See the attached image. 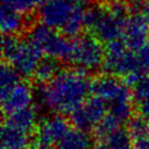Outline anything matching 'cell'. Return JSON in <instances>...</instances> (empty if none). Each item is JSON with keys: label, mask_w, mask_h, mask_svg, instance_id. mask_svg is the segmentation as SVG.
<instances>
[{"label": "cell", "mask_w": 149, "mask_h": 149, "mask_svg": "<svg viewBox=\"0 0 149 149\" xmlns=\"http://www.w3.org/2000/svg\"><path fill=\"white\" fill-rule=\"evenodd\" d=\"M91 93V81L88 72L81 69L62 70L48 84H39L35 98L37 106L57 114H72L79 109Z\"/></svg>", "instance_id": "6da1fadb"}, {"label": "cell", "mask_w": 149, "mask_h": 149, "mask_svg": "<svg viewBox=\"0 0 149 149\" xmlns=\"http://www.w3.org/2000/svg\"><path fill=\"white\" fill-rule=\"evenodd\" d=\"M106 54L101 42L94 35H79L72 39L70 52L65 61L76 69L94 71L102 66Z\"/></svg>", "instance_id": "7a4b0ae2"}, {"label": "cell", "mask_w": 149, "mask_h": 149, "mask_svg": "<svg viewBox=\"0 0 149 149\" xmlns=\"http://www.w3.org/2000/svg\"><path fill=\"white\" fill-rule=\"evenodd\" d=\"M42 54L48 57L62 59L65 61L70 52L72 40L54 29L39 23L29 32V39Z\"/></svg>", "instance_id": "3957f363"}, {"label": "cell", "mask_w": 149, "mask_h": 149, "mask_svg": "<svg viewBox=\"0 0 149 149\" xmlns=\"http://www.w3.org/2000/svg\"><path fill=\"white\" fill-rule=\"evenodd\" d=\"M102 69L107 74L126 76L136 69L135 51L130 50L122 39L108 42Z\"/></svg>", "instance_id": "277c9868"}, {"label": "cell", "mask_w": 149, "mask_h": 149, "mask_svg": "<svg viewBox=\"0 0 149 149\" xmlns=\"http://www.w3.org/2000/svg\"><path fill=\"white\" fill-rule=\"evenodd\" d=\"M108 111L109 104L99 97L93 96L71 114L70 122L75 128L88 133L95 130L98 123L107 116Z\"/></svg>", "instance_id": "5b68a950"}, {"label": "cell", "mask_w": 149, "mask_h": 149, "mask_svg": "<svg viewBox=\"0 0 149 149\" xmlns=\"http://www.w3.org/2000/svg\"><path fill=\"white\" fill-rule=\"evenodd\" d=\"M124 82L114 75H102L91 81V94L104 100L108 104L133 100L132 91Z\"/></svg>", "instance_id": "8992f818"}, {"label": "cell", "mask_w": 149, "mask_h": 149, "mask_svg": "<svg viewBox=\"0 0 149 149\" xmlns=\"http://www.w3.org/2000/svg\"><path fill=\"white\" fill-rule=\"evenodd\" d=\"M42 60V52L29 42H22L15 54L10 59V65L14 68L19 74L24 77L34 76L38 63Z\"/></svg>", "instance_id": "52a82bcc"}, {"label": "cell", "mask_w": 149, "mask_h": 149, "mask_svg": "<svg viewBox=\"0 0 149 149\" xmlns=\"http://www.w3.org/2000/svg\"><path fill=\"white\" fill-rule=\"evenodd\" d=\"M71 131L70 122L62 114H54L42 121L37 128L36 141L47 146L59 144Z\"/></svg>", "instance_id": "ba28073f"}, {"label": "cell", "mask_w": 149, "mask_h": 149, "mask_svg": "<svg viewBox=\"0 0 149 149\" xmlns=\"http://www.w3.org/2000/svg\"><path fill=\"white\" fill-rule=\"evenodd\" d=\"M75 4L68 0H49L39 10V19L42 24L54 29H62L70 19Z\"/></svg>", "instance_id": "9c48e42d"}, {"label": "cell", "mask_w": 149, "mask_h": 149, "mask_svg": "<svg viewBox=\"0 0 149 149\" xmlns=\"http://www.w3.org/2000/svg\"><path fill=\"white\" fill-rule=\"evenodd\" d=\"M149 39V23L141 13H134L130 15L124 25L123 37L124 42L130 50L136 51L148 42Z\"/></svg>", "instance_id": "30bf717a"}, {"label": "cell", "mask_w": 149, "mask_h": 149, "mask_svg": "<svg viewBox=\"0 0 149 149\" xmlns=\"http://www.w3.org/2000/svg\"><path fill=\"white\" fill-rule=\"evenodd\" d=\"M0 97L2 110L7 116H9L13 112L31 107L34 100V93L29 84L20 82Z\"/></svg>", "instance_id": "8fae6325"}, {"label": "cell", "mask_w": 149, "mask_h": 149, "mask_svg": "<svg viewBox=\"0 0 149 149\" xmlns=\"http://www.w3.org/2000/svg\"><path fill=\"white\" fill-rule=\"evenodd\" d=\"M125 23L126 22L118 20L116 17L108 12L107 10L106 14L102 17V19L100 20V22L91 34L96 38H98L100 42H104L106 44L119 40L123 37Z\"/></svg>", "instance_id": "7c38bea8"}, {"label": "cell", "mask_w": 149, "mask_h": 149, "mask_svg": "<svg viewBox=\"0 0 149 149\" xmlns=\"http://www.w3.org/2000/svg\"><path fill=\"white\" fill-rule=\"evenodd\" d=\"M29 134L4 122L1 130V149H29Z\"/></svg>", "instance_id": "4fadbf2b"}, {"label": "cell", "mask_w": 149, "mask_h": 149, "mask_svg": "<svg viewBox=\"0 0 149 149\" xmlns=\"http://www.w3.org/2000/svg\"><path fill=\"white\" fill-rule=\"evenodd\" d=\"M25 24L21 13L6 4H1L0 27L4 35H17L24 29Z\"/></svg>", "instance_id": "5bb4252c"}, {"label": "cell", "mask_w": 149, "mask_h": 149, "mask_svg": "<svg viewBox=\"0 0 149 149\" xmlns=\"http://www.w3.org/2000/svg\"><path fill=\"white\" fill-rule=\"evenodd\" d=\"M6 122L14 125L15 127L24 131L27 134H31L37 126L38 113L36 109L32 107L25 108L9 114Z\"/></svg>", "instance_id": "9a60e30c"}, {"label": "cell", "mask_w": 149, "mask_h": 149, "mask_svg": "<svg viewBox=\"0 0 149 149\" xmlns=\"http://www.w3.org/2000/svg\"><path fill=\"white\" fill-rule=\"evenodd\" d=\"M61 68L62 65L60 59L46 56L38 63L37 69L34 73V79L38 84H48L58 76L62 71Z\"/></svg>", "instance_id": "2e32d148"}, {"label": "cell", "mask_w": 149, "mask_h": 149, "mask_svg": "<svg viewBox=\"0 0 149 149\" xmlns=\"http://www.w3.org/2000/svg\"><path fill=\"white\" fill-rule=\"evenodd\" d=\"M85 27V10L82 8V4H75L72 11L70 19L61 29L64 36L70 37H79L81 32Z\"/></svg>", "instance_id": "e0dca14e"}, {"label": "cell", "mask_w": 149, "mask_h": 149, "mask_svg": "<svg viewBox=\"0 0 149 149\" xmlns=\"http://www.w3.org/2000/svg\"><path fill=\"white\" fill-rule=\"evenodd\" d=\"M63 149H91V138L87 132L81 130H71L58 144Z\"/></svg>", "instance_id": "ac0fdd59"}, {"label": "cell", "mask_w": 149, "mask_h": 149, "mask_svg": "<svg viewBox=\"0 0 149 149\" xmlns=\"http://www.w3.org/2000/svg\"><path fill=\"white\" fill-rule=\"evenodd\" d=\"M107 149H134V141L127 130L119 128L104 139Z\"/></svg>", "instance_id": "d6986e66"}, {"label": "cell", "mask_w": 149, "mask_h": 149, "mask_svg": "<svg viewBox=\"0 0 149 149\" xmlns=\"http://www.w3.org/2000/svg\"><path fill=\"white\" fill-rule=\"evenodd\" d=\"M20 76L21 75L14 70L12 65L3 63L0 69V96L4 95L17 83H20Z\"/></svg>", "instance_id": "ffe728a7"}, {"label": "cell", "mask_w": 149, "mask_h": 149, "mask_svg": "<svg viewBox=\"0 0 149 149\" xmlns=\"http://www.w3.org/2000/svg\"><path fill=\"white\" fill-rule=\"evenodd\" d=\"M121 124L122 123L116 118H114L110 113H107V116L98 123V125L96 126L94 131H95L96 136L98 138L106 139L108 136L111 135L112 133H114L116 130H119Z\"/></svg>", "instance_id": "44dd1931"}, {"label": "cell", "mask_w": 149, "mask_h": 149, "mask_svg": "<svg viewBox=\"0 0 149 149\" xmlns=\"http://www.w3.org/2000/svg\"><path fill=\"white\" fill-rule=\"evenodd\" d=\"M133 100H124V101H116L109 104V111L112 116L116 118L121 123L127 122L133 114Z\"/></svg>", "instance_id": "7402d4cb"}, {"label": "cell", "mask_w": 149, "mask_h": 149, "mask_svg": "<svg viewBox=\"0 0 149 149\" xmlns=\"http://www.w3.org/2000/svg\"><path fill=\"white\" fill-rule=\"evenodd\" d=\"M127 131L133 139L149 135V123L143 116H132L127 121Z\"/></svg>", "instance_id": "603a6c76"}, {"label": "cell", "mask_w": 149, "mask_h": 149, "mask_svg": "<svg viewBox=\"0 0 149 149\" xmlns=\"http://www.w3.org/2000/svg\"><path fill=\"white\" fill-rule=\"evenodd\" d=\"M106 12H107V8L101 7L99 4H94L89 7L87 10H85V27L91 33H93Z\"/></svg>", "instance_id": "cb8c5ba5"}, {"label": "cell", "mask_w": 149, "mask_h": 149, "mask_svg": "<svg viewBox=\"0 0 149 149\" xmlns=\"http://www.w3.org/2000/svg\"><path fill=\"white\" fill-rule=\"evenodd\" d=\"M21 40L17 38V35H3L2 42H1V50H2V57L6 61H10L12 56L15 54Z\"/></svg>", "instance_id": "d4e9b609"}, {"label": "cell", "mask_w": 149, "mask_h": 149, "mask_svg": "<svg viewBox=\"0 0 149 149\" xmlns=\"http://www.w3.org/2000/svg\"><path fill=\"white\" fill-rule=\"evenodd\" d=\"M107 10L118 20L123 22L127 21L130 6H127V3L123 0H111L108 4Z\"/></svg>", "instance_id": "484cf974"}, {"label": "cell", "mask_w": 149, "mask_h": 149, "mask_svg": "<svg viewBox=\"0 0 149 149\" xmlns=\"http://www.w3.org/2000/svg\"><path fill=\"white\" fill-rule=\"evenodd\" d=\"M38 0H2V4H6L21 14H29L37 6Z\"/></svg>", "instance_id": "4316f807"}, {"label": "cell", "mask_w": 149, "mask_h": 149, "mask_svg": "<svg viewBox=\"0 0 149 149\" xmlns=\"http://www.w3.org/2000/svg\"><path fill=\"white\" fill-rule=\"evenodd\" d=\"M136 56V69L137 71L143 75H147L149 72V42L145 46H143L141 49L135 51Z\"/></svg>", "instance_id": "83f0119b"}, {"label": "cell", "mask_w": 149, "mask_h": 149, "mask_svg": "<svg viewBox=\"0 0 149 149\" xmlns=\"http://www.w3.org/2000/svg\"><path fill=\"white\" fill-rule=\"evenodd\" d=\"M132 94L133 100L136 104L149 99V76H145L133 87Z\"/></svg>", "instance_id": "f1b7e54d"}, {"label": "cell", "mask_w": 149, "mask_h": 149, "mask_svg": "<svg viewBox=\"0 0 149 149\" xmlns=\"http://www.w3.org/2000/svg\"><path fill=\"white\" fill-rule=\"evenodd\" d=\"M137 111L139 116L149 122V99L137 104Z\"/></svg>", "instance_id": "f546056e"}, {"label": "cell", "mask_w": 149, "mask_h": 149, "mask_svg": "<svg viewBox=\"0 0 149 149\" xmlns=\"http://www.w3.org/2000/svg\"><path fill=\"white\" fill-rule=\"evenodd\" d=\"M133 141H134V149H149V135L135 138Z\"/></svg>", "instance_id": "4dcf8cb0"}, {"label": "cell", "mask_w": 149, "mask_h": 149, "mask_svg": "<svg viewBox=\"0 0 149 149\" xmlns=\"http://www.w3.org/2000/svg\"><path fill=\"white\" fill-rule=\"evenodd\" d=\"M141 14L145 17V20L149 23V0H144L141 9Z\"/></svg>", "instance_id": "1f68e13d"}, {"label": "cell", "mask_w": 149, "mask_h": 149, "mask_svg": "<svg viewBox=\"0 0 149 149\" xmlns=\"http://www.w3.org/2000/svg\"><path fill=\"white\" fill-rule=\"evenodd\" d=\"M29 149H50V147L45 145V144H42V143H40V141H36L35 143L31 144Z\"/></svg>", "instance_id": "d6a6232c"}, {"label": "cell", "mask_w": 149, "mask_h": 149, "mask_svg": "<svg viewBox=\"0 0 149 149\" xmlns=\"http://www.w3.org/2000/svg\"><path fill=\"white\" fill-rule=\"evenodd\" d=\"M68 1H70L71 3L73 4H83L87 1H89V0H68Z\"/></svg>", "instance_id": "836d02e7"}, {"label": "cell", "mask_w": 149, "mask_h": 149, "mask_svg": "<svg viewBox=\"0 0 149 149\" xmlns=\"http://www.w3.org/2000/svg\"><path fill=\"white\" fill-rule=\"evenodd\" d=\"M91 149H107V148H106V146H104V144H99V145L91 146Z\"/></svg>", "instance_id": "e575fe53"}, {"label": "cell", "mask_w": 149, "mask_h": 149, "mask_svg": "<svg viewBox=\"0 0 149 149\" xmlns=\"http://www.w3.org/2000/svg\"><path fill=\"white\" fill-rule=\"evenodd\" d=\"M47 1H49V0H38V2H39V3H42V4L46 3Z\"/></svg>", "instance_id": "d590c367"}, {"label": "cell", "mask_w": 149, "mask_h": 149, "mask_svg": "<svg viewBox=\"0 0 149 149\" xmlns=\"http://www.w3.org/2000/svg\"><path fill=\"white\" fill-rule=\"evenodd\" d=\"M54 149H63V148H61V147H60V146H58V145H57V147H56V148H54Z\"/></svg>", "instance_id": "8d00e7d4"}, {"label": "cell", "mask_w": 149, "mask_h": 149, "mask_svg": "<svg viewBox=\"0 0 149 149\" xmlns=\"http://www.w3.org/2000/svg\"><path fill=\"white\" fill-rule=\"evenodd\" d=\"M148 42H149V39H148Z\"/></svg>", "instance_id": "74e56055"}]
</instances>
